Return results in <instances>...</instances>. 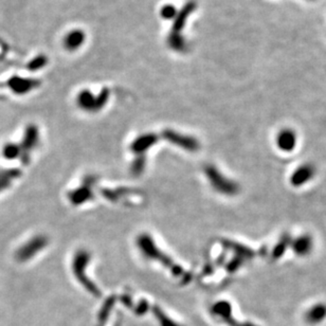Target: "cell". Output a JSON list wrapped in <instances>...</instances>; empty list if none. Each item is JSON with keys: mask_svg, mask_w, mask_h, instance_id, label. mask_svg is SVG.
I'll return each instance as SVG.
<instances>
[{"mask_svg": "<svg viewBox=\"0 0 326 326\" xmlns=\"http://www.w3.org/2000/svg\"><path fill=\"white\" fill-rule=\"evenodd\" d=\"M208 177L212 183V185L219 191L226 195H234L238 192V185L232 181L229 180L214 168H210L208 170Z\"/></svg>", "mask_w": 326, "mask_h": 326, "instance_id": "obj_1", "label": "cell"}, {"mask_svg": "<svg viewBox=\"0 0 326 326\" xmlns=\"http://www.w3.org/2000/svg\"><path fill=\"white\" fill-rule=\"evenodd\" d=\"M8 87L17 94L29 92L31 89L39 85V82L32 78H23L19 76H12L7 82Z\"/></svg>", "mask_w": 326, "mask_h": 326, "instance_id": "obj_2", "label": "cell"}, {"mask_svg": "<svg viewBox=\"0 0 326 326\" xmlns=\"http://www.w3.org/2000/svg\"><path fill=\"white\" fill-rule=\"evenodd\" d=\"M277 145L279 149L285 153H290L296 145V134L290 128L282 129L277 135Z\"/></svg>", "mask_w": 326, "mask_h": 326, "instance_id": "obj_3", "label": "cell"}, {"mask_svg": "<svg viewBox=\"0 0 326 326\" xmlns=\"http://www.w3.org/2000/svg\"><path fill=\"white\" fill-rule=\"evenodd\" d=\"M316 170L314 166L311 165H303L300 168H297L290 177V182L293 186H301L305 183H307L312 177L315 176Z\"/></svg>", "mask_w": 326, "mask_h": 326, "instance_id": "obj_4", "label": "cell"}, {"mask_svg": "<svg viewBox=\"0 0 326 326\" xmlns=\"http://www.w3.org/2000/svg\"><path fill=\"white\" fill-rule=\"evenodd\" d=\"M290 246L296 255L305 256L311 252L312 247H314V240L310 235L304 234L291 240Z\"/></svg>", "mask_w": 326, "mask_h": 326, "instance_id": "obj_5", "label": "cell"}, {"mask_svg": "<svg viewBox=\"0 0 326 326\" xmlns=\"http://www.w3.org/2000/svg\"><path fill=\"white\" fill-rule=\"evenodd\" d=\"M305 319L309 324H319L326 319V304L317 303L312 305L306 312Z\"/></svg>", "mask_w": 326, "mask_h": 326, "instance_id": "obj_6", "label": "cell"}, {"mask_svg": "<svg viewBox=\"0 0 326 326\" xmlns=\"http://www.w3.org/2000/svg\"><path fill=\"white\" fill-rule=\"evenodd\" d=\"M197 8V5L194 2H189L187 3L182 10L179 12V14L176 17V20L174 22L173 25V32L175 33H179L181 31V29L183 28V25L185 23L186 18L192 14V12Z\"/></svg>", "mask_w": 326, "mask_h": 326, "instance_id": "obj_7", "label": "cell"}, {"mask_svg": "<svg viewBox=\"0 0 326 326\" xmlns=\"http://www.w3.org/2000/svg\"><path fill=\"white\" fill-rule=\"evenodd\" d=\"M85 35L82 31H73L68 34L65 39V46L67 49L74 50L77 49L82 44L84 43Z\"/></svg>", "mask_w": 326, "mask_h": 326, "instance_id": "obj_8", "label": "cell"}, {"mask_svg": "<svg viewBox=\"0 0 326 326\" xmlns=\"http://www.w3.org/2000/svg\"><path fill=\"white\" fill-rule=\"evenodd\" d=\"M291 237L288 234H284L281 239L279 240V242L276 244V247L273 251V257L274 260H279L280 257H282V255L286 252L287 248L290 246L291 243Z\"/></svg>", "mask_w": 326, "mask_h": 326, "instance_id": "obj_9", "label": "cell"}, {"mask_svg": "<svg viewBox=\"0 0 326 326\" xmlns=\"http://www.w3.org/2000/svg\"><path fill=\"white\" fill-rule=\"evenodd\" d=\"M78 103L82 107L88 108V110H96V99L89 91H84L79 94Z\"/></svg>", "mask_w": 326, "mask_h": 326, "instance_id": "obj_10", "label": "cell"}, {"mask_svg": "<svg viewBox=\"0 0 326 326\" xmlns=\"http://www.w3.org/2000/svg\"><path fill=\"white\" fill-rule=\"evenodd\" d=\"M168 42H169V45H170L173 49H175V50L181 51V50H183L184 47H185L184 40H183V38L179 35V33L173 32V33L170 35Z\"/></svg>", "mask_w": 326, "mask_h": 326, "instance_id": "obj_11", "label": "cell"}, {"mask_svg": "<svg viewBox=\"0 0 326 326\" xmlns=\"http://www.w3.org/2000/svg\"><path fill=\"white\" fill-rule=\"evenodd\" d=\"M46 64H47V58L45 56H39L28 64V69L31 71H36L40 69V68L46 66Z\"/></svg>", "mask_w": 326, "mask_h": 326, "instance_id": "obj_12", "label": "cell"}, {"mask_svg": "<svg viewBox=\"0 0 326 326\" xmlns=\"http://www.w3.org/2000/svg\"><path fill=\"white\" fill-rule=\"evenodd\" d=\"M176 15V9L173 6H166L161 10V16L166 19H171Z\"/></svg>", "mask_w": 326, "mask_h": 326, "instance_id": "obj_13", "label": "cell"}, {"mask_svg": "<svg viewBox=\"0 0 326 326\" xmlns=\"http://www.w3.org/2000/svg\"><path fill=\"white\" fill-rule=\"evenodd\" d=\"M9 179L11 180V174H9V172L0 174V191H3L2 188L9 184Z\"/></svg>", "mask_w": 326, "mask_h": 326, "instance_id": "obj_14", "label": "cell"}]
</instances>
